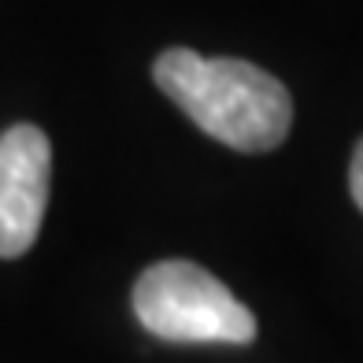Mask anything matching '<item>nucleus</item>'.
<instances>
[{"mask_svg":"<svg viewBox=\"0 0 363 363\" xmlns=\"http://www.w3.org/2000/svg\"><path fill=\"white\" fill-rule=\"evenodd\" d=\"M152 78L208 138L238 152H271L289 134V89L245 60H208L171 48L156 60Z\"/></svg>","mask_w":363,"mask_h":363,"instance_id":"1","label":"nucleus"},{"mask_svg":"<svg viewBox=\"0 0 363 363\" xmlns=\"http://www.w3.org/2000/svg\"><path fill=\"white\" fill-rule=\"evenodd\" d=\"M134 311L148 334L186 345H245L256 315L216 274L186 259H163L134 286Z\"/></svg>","mask_w":363,"mask_h":363,"instance_id":"2","label":"nucleus"},{"mask_svg":"<svg viewBox=\"0 0 363 363\" xmlns=\"http://www.w3.org/2000/svg\"><path fill=\"white\" fill-rule=\"evenodd\" d=\"M52 145L38 126L0 134V259L23 256L41 234L48 208Z\"/></svg>","mask_w":363,"mask_h":363,"instance_id":"3","label":"nucleus"},{"mask_svg":"<svg viewBox=\"0 0 363 363\" xmlns=\"http://www.w3.org/2000/svg\"><path fill=\"white\" fill-rule=\"evenodd\" d=\"M349 186H352V196L363 211V141L356 145V156H352V171H349Z\"/></svg>","mask_w":363,"mask_h":363,"instance_id":"4","label":"nucleus"}]
</instances>
